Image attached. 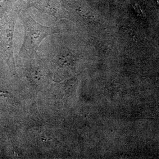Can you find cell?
I'll use <instances>...</instances> for the list:
<instances>
[{"instance_id": "obj_1", "label": "cell", "mask_w": 159, "mask_h": 159, "mask_svg": "<svg viewBox=\"0 0 159 159\" xmlns=\"http://www.w3.org/2000/svg\"><path fill=\"white\" fill-rule=\"evenodd\" d=\"M25 37L23 47L26 51H36L43 39L52 33L51 27L43 26L29 16L24 22Z\"/></svg>"}]
</instances>
